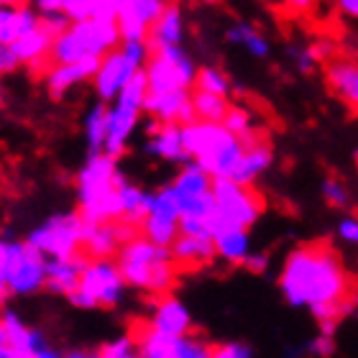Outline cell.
Instances as JSON below:
<instances>
[{
    "label": "cell",
    "mask_w": 358,
    "mask_h": 358,
    "mask_svg": "<svg viewBox=\"0 0 358 358\" xmlns=\"http://www.w3.org/2000/svg\"><path fill=\"white\" fill-rule=\"evenodd\" d=\"M279 289L287 305L310 310L320 333L328 336H336L341 320L356 310L343 262L325 241L289 251L279 271Z\"/></svg>",
    "instance_id": "1"
},
{
    "label": "cell",
    "mask_w": 358,
    "mask_h": 358,
    "mask_svg": "<svg viewBox=\"0 0 358 358\" xmlns=\"http://www.w3.org/2000/svg\"><path fill=\"white\" fill-rule=\"evenodd\" d=\"M123 279L131 289L151 294V297H164L177 287L179 264L174 262L172 248L159 246L151 238H146L141 231H136L131 238L120 246L115 254Z\"/></svg>",
    "instance_id": "2"
},
{
    "label": "cell",
    "mask_w": 358,
    "mask_h": 358,
    "mask_svg": "<svg viewBox=\"0 0 358 358\" xmlns=\"http://www.w3.org/2000/svg\"><path fill=\"white\" fill-rule=\"evenodd\" d=\"M126 179L120 172L118 159L105 151H90L83 166L75 174L77 210L87 223L97 220H123L118 187Z\"/></svg>",
    "instance_id": "3"
},
{
    "label": "cell",
    "mask_w": 358,
    "mask_h": 358,
    "mask_svg": "<svg viewBox=\"0 0 358 358\" xmlns=\"http://www.w3.org/2000/svg\"><path fill=\"white\" fill-rule=\"evenodd\" d=\"M185 146L189 157L205 166L213 177H233L238 162L246 154V143L231 128L215 120H192L185 123Z\"/></svg>",
    "instance_id": "4"
},
{
    "label": "cell",
    "mask_w": 358,
    "mask_h": 358,
    "mask_svg": "<svg viewBox=\"0 0 358 358\" xmlns=\"http://www.w3.org/2000/svg\"><path fill=\"white\" fill-rule=\"evenodd\" d=\"M118 18L113 15H95L85 21H72L67 31L54 36L52 44V64L77 62L85 57H105V54L120 46Z\"/></svg>",
    "instance_id": "5"
},
{
    "label": "cell",
    "mask_w": 358,
    "mask_h": 358,
    "mask_svg": "<svg viewBox=\"0 0 358 358\" xmlns=\"http://www.w3.org/2000/svg\"><path fill=\"white\" fill-rule=\"evenodd\" d=\"M215 194V210L210 213V231L215 233L225 228H251L266 210L262 192L254 185H241L231 177H217L213 182Z\"/></svg>",
    "instance_id": "6"
},
{
    "label": "cell",
    "mask_w": 358,
    "mask_h": 358,
    "mask_svg": "<svg viewBox=\"0 0 358 358\" xmlns=\"http://www.w3.org/2000/svg\"><path fill=\"white\" fill-rule=\"evenodd\" d=\"M151 57V46L146 38H123L120 46L110 49L100 59L95 77H92V90L97 100L113 103L120 95V90L134 80Z\"/></svg>",
    "instance_id": "7"
},
{
    "label": "cell",
    "mask_w": 358,
    "mask_h": 358,
    "mask_svg": "<svg viewBox=\"0 0 358 358\" xmlns=\"http://www.w3.org/2000/svg\"><path fill=\"white\" fill-rule=\"evenodd\" d=\"M149 95V83H146V72L138 75L120 90V95L108 103V136H105V154L120 159L128 151V143L134 138L138 120L143 115V105Z\"/></svg>",
    "instance_id": "8"
},
{
    "label": "cell",
    "mask_w": 358,
    "mask_h": 358,
    "mask_svg": "<svg viewBox=\"0 0 358 358\" xmlns=\"http://www.w3.org/2000/svg\"><path fill=\"white\" fill-rule=\"evenodd\" d=\"M128 289L131 287L123 279V271L115 259H90L83 282L69 294L67 302L77 310H95V307L115 310L123 305Z\"/></svg>",
    "instance_id": "9"
},
{
    "label": "cell",
    "mask_w": 358,
    "mask_h": 358,
    "mask_svg": "<svg viewBox=\"0 0 358 358\" xmlns=\"http://www.w3.org/2000/svg\"><path fill=\"white\" fill-rule=\"evenodd\" d=\"M85 231H87V220L83 213L67 210V213H54L38 225H34L26 241L34 248H38L46 259L75 256L85 251Z\"/></svg>",
    "instance_id": "10"
},
{
    "label": "cell",
    "mask_w": 358,
    "mask_h": 358,
    "mask_svg": "<svg viewBox=\"0 0 358 358\" xmlns=\"http://www.w3.org/2000/svg\"><path fill=\"white\" fill-rule=\"evenodd\" d=\"M0 279L6 282L10 297H34L46 289V256L29 241L8 238Z\"/></svg>",
    "instance_id": "11"
},
{
    "label": "cell",
    "mask_w": 358,
    "mask_h": 358,
    "mask_svg": "<svg viewBox=\"0 0 358 358\" xmlns=\"http://www.w3.org/2000/svg\"><path fill=\"white\" fill-rule=\"evenodd\" d=\"M197 69L200 67L194 64L185 46L177 44L151 52L143 72H146L149 92H172V90H192Z\"/></svg>",
    "instance_id": "12"
},
{
    "label": "cell",
    "mask_w": 358,
    "mask_h": 358,
    "mask_svg": "<svg viewBox=\"0 0 358 358\" xmlns=\"http://www.w3.org/2000/svg\"><path fill=\"white\" fill-rule=\"evenodd\" d=\"M213 182L215 177L200 166L194 159H189L187 164H182L177 174L169 182V189L177 197V205L182 210V215H197V217H210V213L215 210V194H213Z\"/></svg>",
    "instance_id": "13"
},
{
    "label": "cell",
    "mask_w": 358,
    "mask_h": 358,
    "mask_svg": "<svg viewBox=\"0 0 358 358\" xmlns=\"http://www.w3.org/2000/svg\"><path fill=\"white\" fill-rule=\"evenodd\" d=\"M179 217H182V210L177 205V197L169 189V185H164L162 189L151 192L149 210H146V217L141 220L138 231L159 246H172L182 233L179 231Z\"/></svg>",
    "instance_id": "14"
},
{
    "label": "cell",
    "mask_w": 358,
    "mask_h": 358,
    "mask_svg": "<svg viewBox=\"0 0 358 358\" xmlns=\"http://www.w3.org/2000/svg\"><path fill=\"white\" fill-rule=\"evenodd\" d=\"M0 317L8 330V348L13 351V358H59V348H54L41 330L31 328L13 307H0Z\"/></svg>",
    "instance_id": "15"
},
{
    "label": "cell",
    "mask_w": 358,
    "mask_h": 358,
    "mask_svg": "<svg viewBox=\"0 0 358 358\" xmlns=\"http://www.w3.org/2000/svg\"><path fill=\"white\" fill-rule=\"evenodd\" d=\"M141 151L146 157L166 162V164H187L189 162V151L185 146V128L182 123H159L151 118L146 126V141Z\"/></svg>",
    "instance_id": "16"
},
{
    "label": "cell",
    "mask_w": 358,
    "mask_h": 358,
    "mask_svg": "<svg viewBox=\"0 0 358 358\" xmlns=\"http://www.w3.org/2000/svg\"><path fill=\"white\" fill-rule=\"evenodd\" d=\"M169 0H113L123 38H149L151 26L164 13Z\"/></svg>",
    "instance_id": "17"
},
{
    "label": "cell",
    "mask_w": 358,
    "mask_h": 358,
    "mask_svg": "<svg viewBox=\"0 0 358 358\" xmlns=\"http://www.w3.org/2000/svg\"><path fill=\"white\" fill-rule=\"evenodd\" d=\"M103 57H85L77 62H64V64H49L44 69V90L52 100H62L69 90L77 85L92 83L97 67H100Z\"/></svg>",
    "instance_id": "18"
},
{
    "label": "cell",
    "mask_w": 358,
    "mask_h": 358,
    "mask_svg": "<svg viewBox=\"0 0 358 358\" xmlns=\"http://www.w3.org/2000/svg\"><path fill=\"white\" fill-rule=\"evenodd\" d=\"M136 231L138 228L128 225L126 220H97V223H87V231H85V254L90 259H115L120 246Z\"/></svg>",
    "instance_id": "19"
},
{
    "label": "cell",
    "mask_w": 358,
    "mask_h": 358,
    "mask_svg": "<svg viewBox=\"0 0 358 358\" xmlns=\"http://www.w3.org/2000/svg\"><path fill=\"white\" fill-rule=\"evenodd\" d=\"M143 113L159 123H192L197 120L192 105V90H172V92H149Z\"/></svg>",
    "instance_id": "20"
},
{
    "label": "cell",
    "mask_w": 358,
    "mask_h": 358,
    "mask_svg": "<svg viewBox=\"0 0 358 358\" xmlns=\"http://www.w3.org/2000/svg\"><path fill=\"white\" fill-rule=\"evenodd\" d=\"M87 262L90 256L85 251L75 256H54V259H46V292L59 294V297H69L80 287V282H83Z\"/></svg>",
    "instance_id": "21"
},
{
    "label": "cell",
    "mask_w": 358,
    "mask_h": 358,
    "mask_svg": "<svg viewBox=\"0 0 358 358\" xmlns=\"http://www.w3.org/2000/svg\"><path fill=\"white\" fill-rule=\"evenodd\" d=\"M322 67H325V85L330 92L353 113H358V62L333 57Z\"/></svg>",
    "instance_id": "22"
},
{
    "label": "cell",
    "mask_w": 358,
    "mask_h": 358,
    "mask_svg": "<svg viewBox=\"0 0 358 358\" xmlns=\"http://www.w3.org/2000/svg\"><path fill=\"white\" fill-rule=\"evenodd\" d=\"M149 325L162 330V333H169V336H187V333H192L194 320L189 307L182 299L164 294V297H157V302H154Z\"/></svg>",
    "instance_id": "23"
},
{
    "label": "cell",
    "mask_w": 358,
    "mask_h": 358,
    "mask_svg": "<svg viewBox=\"0 0 358 358\" xmlns=\"http://www.w3.org/2000/svg\"><path fill=\"white\" fill-rule=\"evenodd\" d=\"M52 44H54L52 31H46L44 26H36V29L29 31L26 36H21L10 46L15 49L23 67L34 69V72H44L52 64Z\"/></svg>",
    "instance_id": "24"
},
{
    "label": "cell",
    "mask_w": 358,
    "mask_h": 358,
    "mask_svg": "<svg viewBox=\"0 0 358 358\" xmlns=\"http://www.w3.org/2000/svg\"><path fill=\"white\" fill-rule=\"evenodd\" d=\"M36 26H41V15L31 3H0V44H13Z\"/></svg>",
    "instance_id": "25"
},
{
    "label": "cell",
    "mask_w": 358,
    "mask_h": 358,
    "mask_svg": "<svg viewBox=\"0 0 358 358\" xmlns=\"http://www.w3.org/2000/svg\"><path fill=\"white\" fill-rule=\"evenodd\" d=\"M185 36H187L185 10H182V6H177V3H169V6L164 8V13L157 18V23L151 26L146 41H149L151 52H157V49H164V46L185 44Z\"/></svg>",
    "instance_id": "26"
},
{
    "label": "cell",
    "mask_w": 358,
    "mask_h": 358,
    "mask_svg": "<svg viewBox=\"0 0 358 358\" xmlns=\"http://www.w3.org/2000/svg\"><path fill=\"white\" fill-rule=\"evenodd\" d=\"M169 248H172L174 262L182 268L208 266V264H213L217 259L215 241L202 238V236H189V233H179L177 241Z\"/></svg>",
    "instance_id": "27"
},
{
    "label": "cell",
    "mask_w": 358,
    "mask_h": 358,
    "mask_svg": "<svg viewBox=\"0 0 358 358\" xmlns=\"http://www.w3.org/2000/svg\"><path fill=\"white\" fill-rule=\"evenodd\" d=\"M271 162H274V151H271V143L264 138L254 146H246V154L238 162L231 179H236L241 185H256L259 177L271 166Z\"/></svg>",
    "instance_id": "28"
},
{
    "label": "cell",
    "mask_w": 358,
    "mask_h": 358,
    "mask_svg": "<svg viewBox=\"0 0 358 358\" xmlns=\"http://www.w3.org/2000/svg\"><path fill=\"white\" fill-rule=\"evenodd\" d=\"M215 251L217 259H223L231 266H243L251 254V236L248 228H225V231L215 233Z\"/></svg>",
    "instance_id": "29"
},
{
    "label": "cell",
    "mask_w": 358,
    "mask_h": 358,
    "mask_svg": "<svg viewBox=\"0 0 358 358\" xmlns=\"http://www.w3.org/2000/svg\"><path fill=\"white\" fill-rule=\"evenodd\" d=\"M225 41L233 44V46H243L254 59H268V54H271V44H268V38L264 36L262 31L256 29L254 23L236 21L233 26L225 29Z\"/></svg>",
    "instance_id": "30"
},
{
    "label": "cell",
    "mask_w": 358,
    "mask_h": 358,
    "mask_svg": "<svg viewBox=\"0 0 358 358\" xmlns=\"http://www.w3.org/2000/svg\"><path fill=\"white\" fill-rule=\"evenodd\" d=\"M118 197H120V208H123V220H126L128 225L138 228L141 220L146 217V210H149L151 192L141 189L136 182H131V179L126 177L118 187Z\"/></svg>",
    "instance_id": "31"
},
{
    "label": "cell",
    "mask_w": 358,
    "mask_h": 358,
    "mask_svg": "<svg viewBox=\"0 0 358 358\" xmlns=\"http://www.w3.org/2000/svg\"><path fill=\"white\" fill-rule=\"evenodd\" d=\"M105 136H108V103L97 100L90 105L83 118V138L87 143V151H103Z\"/></svg>",
    "instance_id": "32"
},
{
    "label": "cell",
    "mask_w": 358,
    "mask_h": 358,
    "mask_svg": "<svg viewBox=\"0 0 358 358\" xmlns=\"http://www.w3.org/2000/svg\"><path fill=\"white\" fill-rule=\"evenodd\" d=\"M177 338L179 336H169V333H162V330L146 325L143 330L136 333V341H138V356L141 358H174Z\"/></svg>",
    "instance_id": "33"
},
{
    "label": "cell",
    "mask_w": 358,
    "mask_h": 358,
    "mask_svg": "<svg viewBox=\"0 0 358 358\" xmlns=\"http://www.w3.org/2000/svg\"><path fill=\"white\" fill-rule=\"evenodd\" d=\"M223 126L231 128L233 134L238 136L246 146H254V143H259V141H264V138H266L262 131H256L254 118H251V110H248V108H243V105H233L231 103V108H228V113H225V118H223Z\"/></svg>",
    "instance_id": "34"
},
{
    "label": "cell",
    "mask_w": 358,
    "mask_h": 358,
    "mask_svg": "<svg viewBox=\"0 0 358 358\" xmlns=\"http://www.w3.org/2000/svg\"><path fill=\"white\" fill-rule=\"evenodd\" d=\"M192 105L194 113L200 120H215V123H223L225 113L231 108V100L225 95H215V92H208V90H197L192 87Z\"/></svg>",
    "instance_id": "35"
},
{
    "label": "cell",
    "mask_w": 358,
    "mask_h": 358,
    "mask_svg": "<svg viewBox=\"0 0 358 358\" xmlns=\"http://www.w3.org/2000/svg\"><path fill=\"white\" fill-rule=\"evenodd\" d=\"M62 10L72 21H85V18H95V15H113L115 18L113 0H62Z\"/></svg>",
    "instance_id": "36"
},
{
    "label": "cell",
    "mask_w": 358,
    "mask_h": 358,
    "mask_svg": "<svg viewBox=\"0 0 358 358\" xmlns=\"http://www.w3.org/2000/svg\"><path fill=\"white\" fill-rule=\"evenodd\" d=\"M194 87L208 90V92H215V95H225V97H231V92H233L231 77L225 75L223 69H217V67H200V69H197Z\"/></svg>",
    "instance_id": "37"
},
{
    "label": "cell",
    "mask_w": 358,
    "mask_h": 358,
    "mask_svg": "<svg viewBox=\"0 0 358 358\" xmlns=\"http://www.w3.org/2000/svg\"><path fill=\"white\" fill-rule=\"evenodd\" d=\"M320 192H322V200L328 202L330 208L345 210L348 205H351V189H348L343 179L336 177V174H330V177L322 179Z\"/></svg>",
    "instance_id": "38"
},
{
    "label": "cell",
    "mask_w": 358,
    "mask_h": 358,
    "mask_svg": "<svg viewBox=\"0 0 358 358\" xmlns=\"http://www.w3.org/2000/svg\"><path fill=\"white\" fill-rule=\"evenodd\" d=\"M213 348L215 345L208 343L205 338H197L192 333L177 338V351L174 358H213Z\"/></svg>",
    "instance_id": "39"
},
{
    "label": "cell",
    "mask_w": 358,
    "mask_h": 358,
    "mask_svg": "<svg viewBox=\"0 0 358 358\" xmlns=\"http://www.w3.org/2000/svg\"><path fill=\"white\" fill-rule=\"evenodd\" d=\"M95 356L100 358H136L138 356V341L136 336H120L113 338L108 343H103L97 348Z\"/></svg>",
    "instance_id": "40"
},
{
    "label": "cell",
    "mask_w": 358,
    "mask_h": 358,
    "mask_svg": "<svg viewBox=\"0 0 358 358\" xmlns=\"http://www.w3.org/2000/svg\"><path fill=\"white\" fill-rule=\"evenodd\" d=\"M289 59L292 64H294V69H297L302 77H313L315 69L320 67V62L315 59V54L310 46H289Z\"/></svg>",
    "instance_id": "41"
},
{
    "label": "cell",
    "mask_w": 358,
    "mask_h": 358,
    "mask_svg": "<svg viewBox=\"0 0 358 358\" xmlns=\"http://www.w3.org/2000/svg\"><path fill=\"white\" fill-rule=\"evenodd\" d=\"M302 353H310V356H322V358L333 356V353H336V338L328 336V333H317L313 341H307V343L302 345Z\"/></svg>",
    "instance_id": "42"
},
{
    "label": "cell",
    "mask_w": 358,
    "mask_h": 358,
    "mask_svg": "<svg viewBox=\"0 0 358 358\" xmlns=\"http://www.w3.org/2000/svg\"><path fill=\"white\" fill-rule=\"evenodd\" d=\"M254 348L241 341H228V343H217L213 348V358H254Z\"/></svg>",
    "instance_id": "43"
},
{
    "label": "cell",
    "mask_w": 358,
    "mask_h": 358,
    "mask_svg": "<svg viewBox=\"0 0 358 358\" xmlns=\"http://www.w3.org/2000/svg\"><path fill=\"white\" fill-rule=\"evenodd\" d=\"M23 67L21 59H18V54L10 44H0V77L6 75H13L15 69Z\"/></svg>",
    "instance_id": "44"
},
{
    "label": "cell",
    "mask_w": 358,
    "mask_h": 358,
    "mask_svg": "<svg viewBox=\"0 0 358 358\" xmlns=\"http://www.w3.org/2000/svg\"><path fill=\"white\" fill-rule=\"evenodd\" d=\"M69 23H72V18H69V15L64 13V10H57V13L41 15V26H44L46 31H52L54 36H59L62 31H67Z\"/></svg>",
    "instance_id": "45"
},
{
    "label": "cell",
    "mask_w": 358,
    "mask_h": 358,
    "mask_svg": "<svg viewBox=\"0 0 358 358\" xmlns=\"http://www.w3.org/2000/svg\"><path fill=\"white\" fill-rule=\"evenodd\" d=\"M338 238L348 246H358V215H348L338 223Z\"/></svg>",
    "instance_id": "46"
},
{
    "label": "cell",
    "mask_w": 358,
    "mask_h": 358,
    "mask_svg": "<svg viewBox=\"0 0 358 358\" xmlns=\"http://www.w3.org/2000/svg\"><path fill=\"white\" fill-rule=\"evenodd\" d=\"M268 264H271V256H268V251H259V254H256V251H251L243 266H246L251 274H266Z\"/></svg>",
    "instance_id": "47"
},
{
    "label": "cell",
    "mask_w": 358,
    "mask_h": 358,
    "mask_svg": "<svg viewBox=\"0 0 358 358\" xmlns=\"http://www.w3.org/2000/svg\"><path fill=\"white\" fill-rule=\"evenodd\" d=\"M333 6H336V10L341 15L358 21V0H333Z\"/></svg>",
    "instance_id": "48"
},
{
    "label": "cell",
    "mask_w": 358,
    "mask_h": 358,
    "mask_svg": "<svg viewBox=\"0 0 358 358\" xmlns=\"http://www.w3.org/2000/svg\"><path fill=\"white\" fill-rule=\"evenodd\" d=\"M31 6L36 8L38 15H46V13H57V10H62V0H31Z\"/></svg>",
    "instance_id": "49"
},
{
    "label": "cell",
    "mask_w": 358,
    "mask_h": 358,
    "mask_svg": "<svg viewBox=\"0 0 358 358\" xmlns=\"http://www.w3.org/2000/svg\"><path fill=\"white\" fill-rule=\"evenodd\" d=\"M0 358H13V351L8 348V330L3 317H0Z\"/></svg>",
    "instance_id": "50"
},
{
    "label": "cell",
    "mask_w": 358,
    "mask_h": 358,
    "mask_svg": "<svg viewBox=\"0 0 358 358\" xmlns=\"http://www.w3.org/2000/svg\"><path fill=\"white\" fill-rule=\"evenodd\" d=\"M287 6H292L294 10H315L320 6V0H287Z\"/></svg>",
    "instance_id": "51"
},
{
    "label": "cell",
    "mask_w": 358,
    "mask_h": 358,
    "mask_svg": "<svg viewBox=\"0 0 358 358\" xmlns=\"http://www.w3.org/2000/svg\"><path fill=\"white\" fill-rule=\"evenodd\" d=\"M10 297V294H8V287H6V282H3V279H0V307L6 305V299Z\"/></svg>",
    "instance_id": "52"
},
{
    "label": "cell",
    "mask_w": 358,
    "mask_h": 358,
    "mask_svg": "<svg viewBox=\"0 0 358 358\" xmlns=\"http://www.w3.org/2000/svg\"><path fill=\"white\" fill-rule=\"evenodd\" d=\"M6 248H8V238H0V268H3V259H6Z\"/></svg>",
    "instance_id": "53"
},
{
    "label": "cell",
    "mask_w": 358,
    "mask_h": 358,
    "mask_svg": "<svg viewBox=\"0 0 358 358\" xmlns=\"http://www.w3.org/2000/svg\"><path fill=\"white\" fill-rule=\"evenodd\" d=\"M67 356H72V358H85V356H90V353H85V351H69Z\"/></svg>",
    "instance_id": "54"
},
{
    "label": "cell",
    "mask_w": 358,
    "mask_h": 358,
    "mask_svg": "<svg viewBox=\"0 0 358 358\" xmlns=\"http://www.w3.org/2000/svg\"><path fill=\"white\" fill-rule=\"evenodd\" d=\"M197 3H202V6H217L220 0H197Z\"/></svg>",
    "instance_id": "55"
},
{
    "label": "cell",
    "mask_w": 358,
    "mask_h": 358,
    "mask_svg": "<svg viewBox=\"0 0 358 358\" xmlns=\"http://www.w3.org/2000/svg\"><path fill=\"white\" fill-rule=\"evenodd\" d=\"M6 105V92H3V85H0V108Z\"/></svg>",
    "instance_id": "56"
},
{
    "label": "cell",
    "mask_w": 358,
    "mask_h": 358,
    "mask_svg": "<svg viewBox=\"0 0 358 358\" xmlns=\"http://www.w3.org/2000/svg\"><path fill=\"white\" fill-rule=\"evenodd\" d=\"M6 3H13V6H23V3H31V0H6Z\"/></svg>",
    "instance_id": "57"
},
{
    "label": "cell",
    "mask_w": 358,
    "mask_h": 358,
    "mask_svg": "<svg viewBox=\"0 0 358 358\" xmlns=\"http://www.w3.org/2000/svg\"><path fill=\"white\" fill-rule=\"evenodd\" d=\"M0 3H6V0H0Z\"/></svg>",
    "instance_id": "58"
}]
</instances>
